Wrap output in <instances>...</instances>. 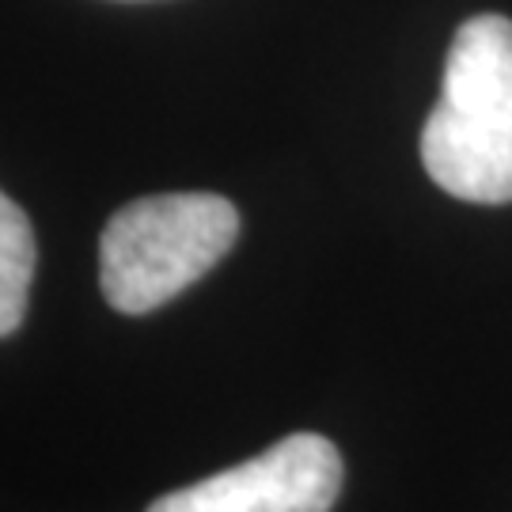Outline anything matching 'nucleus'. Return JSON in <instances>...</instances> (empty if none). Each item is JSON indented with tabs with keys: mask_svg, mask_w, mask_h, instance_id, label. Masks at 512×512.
Masks as SVG:
<instances>
[{
	"mask_svg": "<svg viewBox=\"0 0 512 512\" xmlns=\"http://www.w3.org/2000/svg\"><path fill=\"white\" fill-rule=\"evenodd\" d=\"M421 164L459 202H512V19L475 16L456 31Z\"/></svg>",
	"mask_w": 512,
	"mask_h": 512,
	"instance_id": "1",
	"label": "nucleus"
},
{
	"mask_svg": "<svg viewBox=\"0 0 512 512\" xmlns=\"http://www.w3.org/2000/svg\"><path fill=\"white\" fill-rule=\"evenodd\" d=\"M239 236L220 194H156L118 209L99 239V285L114 311L148 315L190 289Z\"/></svg>",
	"mask_w": 512,
	"mask_h": 512,
	"instance_id": "2",
	"label": "nucleus"
},
{
	"mask_svg": "<svg viewBox=\"0 0 512 512\" xmlns=\"http://www.w3.org/2000/svg\"><path fill=\"white\" fill-rule=\"evenodd\" d=\"M338 494V448L319 433H293L232 471L171 490L148 512H330Z\"/></svg>",
	"mask_w": 512,
	"mask_h": 512,
	"instance_id": "3",
	"label": "nucleus"
},
{
	"mask_svg": "<svg viewBox=\"0 0 512 512\" xmlns=\"http://www.w3.org/2000/svg\"><path fill=\"white\" fill-rule=\"evenodd\" d=\"M31 277H35L31 220L0 190V338H8L23 323Z\"/></svg>",
	"mask_w": 512,
	"mask_h": 512,
	"instance_id": "4",
	"label": "nucleus"
}]
</instances>
